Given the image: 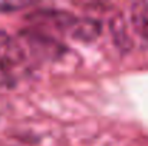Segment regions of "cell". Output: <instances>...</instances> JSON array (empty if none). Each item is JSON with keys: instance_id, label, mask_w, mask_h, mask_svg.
I'll use <instances>...</instances> for the list:
<instances>
[{"instance_id": "1", "label": "cell", "mask_w": 148, "mask_h": 146, "mask_svg": "<svg viewBox=\"0 0 148 146\" xmlns=\"http://www.w3.org/2000/svg\"><path fill=\"white\" fill-rule=\"evenodd\" d=\"M25 59V50L22 45L14 40L7 32L0 30V69H9Z\"/></svg>"}, {"instance_id": "2", "label": "cell", "mask_w": 148, "mask_h": 146, "mask_svg": "<svg viewBox=\"0 0 148 146\" xmlns=\"http://www.w3.org/2000/svg\"><path fill=\"white\" fill-rule=\"evenodd\" d=\"M22 37L25 42H27L32 52L36 53L38 56L49 59V57H58L62 53L63 45L58 43L55 39H52L49 36H43L36 32H25Z\"/></svg>"}, {"instance_id": "7", "label": "cell", "mask_w": 148, "mask_h": 146, "mask_svg": "<svg viewBox=\"0 0 148 146\" xmlns=\"http://www.w3.org/2000/svg\"><path fill=\"white\" fill-rule=\"evenodd\" d=\"M29 4H30V3H20V4H14V3H12V4H6V3H3V4H0V10H3V12H9L7 9L13 10V9L26 7V6H29Z\"/></svg>"}, {"instance_id": "4", "label": "cell", "mask_w": 148, "mask_h": 146, "mask_svg": "<svg viewBox=\"0 0 148 146\" xmlns=\"http://www.w3.org/2000/svg\"><path fill=\"white\" fill-rule=\"evenodd\" d=\"M29 19L36 23L39 22L40 24H49L59 30L68 32L72 22L75 20V16L68 13L66 10H38L33 14H30Z\"/></svg>"}, {"instance_id": "5", "label": "cell", "mask_w": 148, "mask_h": 146, "mask_svg": "<svg viewBox=\"0 0 148 146\" xmlns=\"http://www.w3.org/2000/svg\"><path fill=\"white\" fill-rule=\"evenodd\" d=\"M131 24L134 30L148 42V1H135L131 4Z\"/></svg>"}, {"instance_id": "6", "label": "cell", "mask_w": 148, "mask_h": 146, "mask_svg": "<svg viewBox=\"0 0 148 146\" xmlns=\"http://www.w3.org/2000/svg\"><path fill=\"white\" fill-rule=\"evenodd\" d=\"M111 33H112L116 48L124 49V50H128L131 48V39L127 36V27H125L122 16H115L111 20Z\"/></svg>"}, {"instance_id": "3", "label": "cell", "mask_w": 148, "mask_h": 146, "mask_svg": "<svg viewBox=\"0 0 148 146\" xmlns=\"http://www.w3.org/2000/svg\"><path fill=\"white\" fill-rule=\"evenodd\" d=\"M102 32V24L92 17H75L68 33L78 42H94Z\"/></svg>"}]
</instances>
